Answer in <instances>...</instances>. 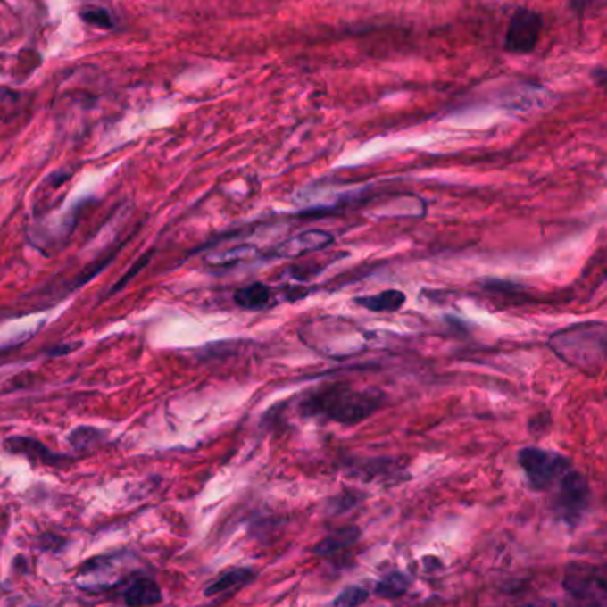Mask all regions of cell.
Returning a JSON list of instances; mask_svg holds the SVG:
<instances>
[{
    "label": "cell",
    "mask_w": 607,
    "mask_h": 607,
    "mask_svg": "<svg viewBox=\"0 0 607 607\" xmlns=\"http://www.w3.org/2000/svg\"><path fill=\"white\" fill-rule=\"evenodd\" d=\"M253 578H254V572L249 570V569H244V567L231 569V570L224 572L222 576H219L213 583H210L204 588V595L206 597H215V595L226 594L229 590H237V588L247 585Z\"/></svg>",
    "instance_id": "13"
},
{
    "label": "cell",
    "mask_w": 607,
    "mask_h": 607,
    "mask_svg": "<svg viewBox=\"0 0 607 607\" xmlns=\"http://www.w3.org/2000/svg\"><path fill=\"white\" fill-rule=\"evenodd\" d=\"M353 303L371 312H396L407 303V295L400 290H384L375 295L355 297Z\"/></svg>",
    "instance_id": "11"
},
{
    "label": "cell",
    "mask_w": 607,
    "mask_h": 607,
    "mask_svg": "<svg viewBox=\"0 0 607 607\" xmlns=\"http://www.w3.org/2000/svg\"><path fill=\"white\" fill-rule=\"evenodd\" d=\"M327 269V263L325 265H318V263H314V262H305V263H297V265H294V267H290V274H292V278L294 279H297V281H305V279H309V278H312V276H318V272H321V270H325Z\"/></svg>",
    "instance_id": "18"
},
{
    "label": "cell",
    "mask_w": 607,
    "mask_h": 607,
    "mask_svg": "<svg viewBox=\"0 0 607 607\" xmlns=\"http://www.w3.org/2000/svg\"><path fill=\"white\" fill-rule=\"evenodd\" d=\"M4 450L11 455L25 456L32 463H41L48 467H62L68 461H71L70 456L54 453L43 443L32 437H25V436L7 437L4 441Z\"/></svg>",
    "instance_id": "7"
},
{
    "label": "cell",
    "mask_w": 607,
    "mask_h": 607,
    "mask_svg": "<svg viewBox=\"0 0 607 607\" xmlns=\"http://www.w3.org/2000/svg\"><path fill=\"white\" fill-rule=\"evenodd\" d=\"M105 439L104 432L93 427H77L71 434H70V443L77 452H89L95 450L102 445V441Z\"/></svg>",
    "instance_id": "15"
},
{
    "label": "cell",
    "mask_w": 607,
    "mask_h": 607,
    "mask_svg": "<svg viewBox=\"0 0 607 607\" xmlns=\"http://www.w3.org/2000/svg\"><path fill=\"white\" fill-rule=\"evenodd\" d=\"M542 29L544 18L540 12L519 7L510 18L504 36V50L510 54H531L542 37Z\"/></svg>",
    "instance_id": "5"
},
{
    "label": "cell",
    "mask_w": 607,
    "mask_h": 607,
    "mask_svg": "<svg viewBox=\"0 0 607 607\" xmlns=\"http://www.w3.org/2000/svg\"><path fill=\"white\" fill-rule=\"evenodd\" d=\"M411 588V581L405 574L402 572H389L387 576H384L377 586H375V594L378 597L384 599H398L402 595H405Z\"/></svg>",
    "instance_id": "14"
},
{
    "label": "cell",
    "mask_w": 607,
    "mask_h": 607,
    "mask_svg": "<svg viewBox=\"0 0 607 607\" xmlns=\"http://www.w3.org/2000/svg\"><path fill=\"white\" fill-rule=\"evenodd\" d=\"M370 597V592L362 586H348L346 590H343L336 601H334V607H359L362 606Z\"/></svg>",
    "instance_id": "16"
},
{
    "label": "cell",
    "mask_w": 607,
    "mask_h": 607,
    "mask_svg": "<svg viewBox=\"0 0 607 607\" xmlns=\"http://www.w3.org/2000/svg\"><path fill=\"white\" fill-rule=\"evenodd\" d=\"M152 254L153 253H148V254H145L141 260H137V263H136V265H134V267H132V269H130V270H129V272H127V274H125V276H123V278L118 281V285H116V287L111 290V295H112V294H116V292H120V290H121V288H123V287H125V285H127V283H129V281H130V279H132L136 274H139V272H141V270H143V269L148 265V262H150Z\"/></svg>",
    "instance_id": "19"
},
{
    "label": "cell",
    "mask_w": 607,
    "mask_h": 607,
    "mask_svg": "<svg viewBox=\"0 0 607 607\" xmlns=\"http://www.w3.org/2000/svg\"><path fill=\"white\" fill-rule=\"evenodd\" d=\"M519 465L526 472V478L535 490H547L560 481L572 467L567 456L540 450L524 448L519 452Z\"/></svg>",
    "instance_id": "3"
},
{
    "label": "cell",
    "mask_w": 607,
    "mask_h": 607,
    "mask_svg": "<svg viewBox=\"0 0 607 607\" xmlns=\"http://www.w3.org/2000/svg\"><path fill=\"white\" fill-rule=\"evenodd\" d=\"M384 407V395L355 389L346 382H332L307 393L299 403L305 418H327L341 425H357Z\"/></svg>",
    "instance_id": "1"
},
{
    "label": "cell",
    "mask_w": 607,
    "mask_h": 607,
    "mask_svg": "<svg viewBox=\"0 0 607 607\" xmlns=\"http://www.w3.org/2000/svg\"><path fill=\"white\" fill-rule=\"evenodd\" d=\"M590 485L586 481V478L570 469L561 479H560V492H558V499H556V510L560 513V517L572 528H576L590 504Z\"/></svg>",
    "instance_id": "4"
},
{
    "label": "cell",
    "mask_w": 607,
    "mask_h": 607,
    "mask_svg": "<svg viewBox=\"0 0 607 607\" xmlns=\"http://www.w3.org/2000/svg\"><path fill=\"white\" fill-rule=\"evenodd\" d=\"M80 16L91 23V25H96V27H102V29H114L116 21L112 18V14L104 9V7H96V5H89V7H84L80 11Z\"/></svg>",
    "instance_id": "17"
},
{
    "label": "cell",
    "mask_w": 607,
    "mask_h": 607,
    "mask_svg": "<svg viewBox=\"0 0 607 607\" xmlns=\"http://www.w3.org/2000/svg\"><path fill=\"white\" fill-rule=\"evenodd\" d=\"M272 299H274V292L265 283H251L247 287L238 288L233 295L235 304L247 311H262L270 305Z\"/></svg>",
    "instance_id": "10"
},
{
    "label": "cell",
    "mask_w": 607,
    "mask_h": 607,
    "mask_svg": "<svg viewBox=\"0 0 607 607\" xmlns=\"http://www.w3.org/2000/svg\"><path fill=\"white\" fill-rule=\"evenodd\" d=\"M71 350H73V345H57V346L50 348V350L46 352V355H48V357H59V355H64V353H68V352H71Z\"/></svg>",
    "instance_id": "22"
},
{
    "label": "cell",
    "mask_w": 607,
    "mask_h": 607,
    "mask_svg": "<svg viewBox=\"0 0 607 607\" xmlns=\"http://www.w3.org/2000/svg\"><path fill=\"white\" fill-rule=\"evenodd\" d=\"M592 79L599 87H603L607 93V68H595L592 71Z\"/></svg>",
    "instance_id": "21"
},
{
    "label": "cell",
    "mask_w": 607,
    "mask_h": 607,
    "mask_svg": "<svg viewBox=\"0 0 607 607\" xmlns=\"http://www.w3.org/2000/svg\"><path fill=\"white\" fill-rule=\"evenodd\" d=\"M123 599L129 607H153L162 603V590L153 579L141 578L130 583Z\"/></svg>",
    "instance_id": "9"
},
{
    "label": "cell",
    "mask_w": 607,
    "mask_h": 607,
    "mask_svg": "<svg viewBox=\"0 0 607 607\" xmlns=\"http://www.w3.org/2000/svg\"><path fill=\"white\" fill-rule=\"evenodd\" d=\"M334 242V237L323 229H307L299 235H294L278 245L272 251L265 253V258H279V260H297L307 254L318 253L328 247Z\"/></svg>",
    "instance_id": "6"
},
{
    "label": "cell",
    "mask_w": 607,
    "mask_h": 607,
    "mask_svg": "<svg viewBox=\"0 0 607 607\" xmlns=\"http://www.w3.org/2000/svg\"><path fill=\"white\" fill-rule=\"evenodd\" d=\"M551 348L567 364L594 373L607 357V327L583 323L563 328L551 337Z\"/></svg>",
    "instance_id": "2"
},
{
    "label": "cell",
    "mask_w": 607,
    "mask_h": 607,
    "mask_svg": "<svg viewBox=\"0 0 607 607\" xmlns=\"http://www.w3.org/2000/svg\"><path fill=\"white\" fill-rule=\"evenodd\" d=\"M590 2H592V0H572V7H574L576 11H579V12H583Z\"/></svg>",
    "instance_id": "23"
},
{
    "label": "cell",
    "mask_w": 607,
    "mask_h": 607,
    "mask_svg": "<svg viewBox=\"0 0 607 607\" xmlns=\"http://www.w3.org/2000/svg\"><path fill=\"white\" fill-rule=\"evenodd\" d=\"M359 538H361L359 528H346V529H341V531H337V533L328 535L325 540H321V542L314 547V554L330 558V556H334V554H339L341 551L350 549Z\"/></svg>",
    "instance_id": "12"
},
{
    "label": "cell",
    "mask_w": 607,
    "mask_h": 607,
    "mask_svg": "<svg viewBox=\"0 0 607 607\" xmlns=\"http://www.w3.org/2000/svg\"><path fill=\"white\" fill-rule=\"evenodd\" d=\"M258 256H263V254L254 245H235V247L215 251V253L208 254L204 258V263L212 269H231L235 265L251 262Z\"/></svg>",
    "instance_id": "8"
},
{
    "label": "cell",
    "mask_w": 607,
    "mask_h": 607,
    "mask_svg": "<svg viewBox=\"0 0 607 607\" xmlns=\"http://www.w3.org/2000/svg\"><path fill=\"white\" fill-rule=\"evenodd\" d=\"M283 294H285L287 301H290V303L301 301V299H304V297L307 295V292H305V288H303V287H287V288L283 290Z\"/></svg>",
    "instance_id": "20"
}]
</instances>
